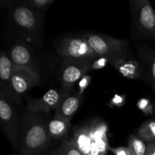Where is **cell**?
<instances>
[{
	"mask_svg": "<svg viewBox=\"0 0 155 155\" xmlns=\"http://www.w3.org/2000/svg\"><path fill=\"white\" fill-rule=\"evenodd\" d=\"M138 51L144 63L149 70L151 80L155 87V51L148 46L139 47Z\"/></svg>",
	"mask_w": 155,
	"mask_h": 155,
	"instance_id": "cell-16",
	"label": "cell"
},
{
	"mask_svg": "<svg viewBox=\"0 0 155 155\" xmlns=\"http://www.w3.org/2000/svg\"><path fill=\"white\" fill-rule=\"evenodd\" d=\"M109 150L114 155H132L128 147H119V148H111L109 147Z\"/></svg>",
	"mask_w": 155,
	"mask_h": 155,
	"instance_id": "cell-27",
	"label": "cell"
},
{
	"mask_svg": "<svg viewBox=\"0 0 155 155\" xmlns=\"http://www.w3.org/2000/svg\"><path fill=\"white\" fill-rule=\"evenodd\" d=\"M89 155H93V154H89Z\"/></svg>",
	"mask_w": 155,
	"mask_h": 155,
	"instance_id": "cell-30",
	"label": "cell"
},
{
	"mask_svg": "<svg viewBox=\"0 0 155 155\" xmlns=\"http://www.w3.org/2000/svg\"><path fill=\"white\" fill-rule=\"evenodd\" d=\"M58 51L61 56L72 61L92 60L98 57L83 37L65 39L61 42Z\"/></svg>",
	"mask_w": 155,
	"mask_h": 155,
	"instance_id": "cell-4",
	"label": "cell"
},
{
	"mask_svg": "<svg viewBox=\"0 0 155 155\" xmlns=\"http://www.w3.org/2000/svg\"><path fill=\"white\" fill-rule=\"evenodd\" d=\"M70 127L71 124L69 121L54 118L48 124V133L51 137L54 139H61L66 136L69 131Z\"/></svg>",
	"mask_w": 155,
	"mask_h": 155,
	"instance_id": "cell-15",
	"label": "cell"
},
{
	"mask_svg": "<svg viewBox=\"0 0 155 155\" xmlns=\"http://www.w3.org/2000/svg\"><path fill=\"white\" fill-rule=\"evenodd\" d=\"M27 108L33 113L42 112L48 113L51 110H56L61 101V97L55 89H50L39 98H31L27 97Z\"/></svg>",
	"mask_w": 155,
	"mask_h": 155,
	"instance_id": "cell-7",
	"label": "cell"
},
{
	"mask_svg": "<svg viewBox=\"0 0 155 155\" xmlns=\"http://www.w3.org/2000/svg\"><path fill=\"white\" fill-rule=\"evenodd\" d=\"M146 155H155V142L147 144Z\"/></svg>",
	"mask_w": 155,
	"mask_h": 155,
	"instance_id": "cell-28",
	"label": "cell"
},
{
	"mask_svg": "<svg viewBox=\"0 0 155 155\" xmlns=\"http://www.w3.org/2000/svg\"><path fill=\"white\" fill-rule=\"evenodd\" d=\"M90 154L93 155H99V151H98V147L96 142L95 140L92 141V145H91Z\"/></svg>",
	"mask_w": 155,
	"mask_h": 155,
	"instance_id": "cell-29",
	"label": "cell"
},
{
	"mask_svg": "<svg viewBox=\"0 0 155 155\" xmlns=\"http://www.w3.org/2000/svg\"><path fill=\"white\" fill-rule=\"evenodd\" d=\"M137 107L145 116H149L154 113V105L148 98H142L138 101Z\"/></svg>",
	"mask_w": 155,
	"mask_h": 155,
	"instance_id": "cell-21",
	"label": "cell"
},
{
	"mask_svg": "<svg viewBox=\"0 0 155 155\" xmlns=\"http://www.w3.org/2000/svg\"><path fill=\"white\" fill-rule=\"evenodd\" d=\"M109 63L108 58L105 57H100L94 61L91 66V70H100L105 68L107 64Z\"/></svg>",
	"mask_w": 155,
	"mask_h": 155,
	"instance_id": "cell-26",
	"label": "cell"
},
{
	"mask_svg": "<svg viewBox=\"0 0 155 155\" xmlns=\"http://www.w3.org/2000/svg\"><path fill=\"white\" fill-rule=\"evenodd\" d=\"M95 141L96 142L97 145H98L99 155H106L107 151L109 150V147H110L109 146L108 139H107V136L99 138V139Z\"/></svg>",
	"mask_w": 155,
	"mask_h": 155,
	"instance_id": "cell-22",
	"label": "cell"
},
{
	"mask_svg": "<svg viewBox=\"0 0 155 155\" xmlns=\"http://www.w3.org/2000/svg\"><path fill=\"white\" fill-rule=\"evenodd\" d=\"M92 60L73 61L71 64L68 65L62 73V83L66 88H71L76 82L81 79L86 73L91 69Z\"/></svg>",
	"mask_w": 155,
	"mask_h": 155,
	"instance_id": "cell-9",
	"label": "cell"
},
{
	"mask_svg": "<svg viewBox=\"0 0 155 155\" xmlns=\"http://www.w3.org/2000/svg\"><path fill=\"white\" fill-rule=\"evenodd\" d=\"M128 148L132 155H146L147 144L138 136L133 135L129 138Z\"/></svg>",
	"mask_w": 155,
	"mask_h": 155,
	"instance_id": "cell-18",
	"label": "cell"
},
{
	"mask_svg": "<svg viewBox=\"0 0 155 155\" xmlns=\"http://www.w3.org/2000/svg\"><path fill=\"white\" fill-rule=\"evenodd\" d=\"M127 101V96L124 95H119V94H115L112 99L109 102V105L113 106V107H120L125 104Z\"/></svg>",
	"mask_w": 155,
	"mask_h": 155,
	"instance_id": "cell-23",
	"label": "cell"
},
{
	"mask_svg": "<svg viewBox=\"0 0 155 155\" xmlns=\"http://www.w3.org/2000/svg\"><path fill=\"white\" fill-rule=\"evenodd\" d=\"M58 155H83L76 145L74 139H64L58 151Z\"/></svg>",
	"mask_w": 155,
	"mask_h": 155,
	"instance_id": "cell-20",
	"label": "cell"
},
{
	"mask_svg": "<svg viewBox=\"0 0 155 155\" xmlns=\"http://www.w3.org/2000/svg\"><path fill=\"white\" fill-rule=\"evenodd\" d=\"M13 18L21 28L28 32L36 30L38 25L36 13L27 6L17 7L13 12Z\"/></svg>",
	"mask_w": 155,
	"mask_h": 155,
	"instance_id": "cell-10",
	"label": "cell"
},
{
	"mask_svg": "<svg viewBox=\"0 0 155 155\" xmlns=\"http://www.w3.org/2000/svg\"><path fill=\"white\" fill-rule=\"evenodd\" d=\"M139 137L147 143L155 142V120H148L144 122L138 130Z\"/></svg>",
	"mask_w": 155,
	"mask_h": 155,
	"instance_id": "cell-17",
	"label": "cell"
},
{
	"mask_svg": "<svg viewBox=\"0 0 155 155\" xmlns=\"http://www.w3.org/2000/svg\"><path fill=\"white\" fill-rule=\"evenodd\" d=\"M91 80H92V77L91 76L86 75L83 76L81 79H80V82H79V95H81L84 92V91L86 90V88L88 87V86L89 85V83H91Z\"/></svg>",
	"mask_w": 155,
	"mask_h": 155,
	"instance_id": "cell-25",
	"label": "cell"
},
{
	"mask_svg": "<svg viewBox=\"0 0 155 155\" xmlns=\"http://www.w3.org/2000/svg\"><path fill=\"white\" fill-rule=\"evenodd\" d=\"M99 57L110 58L129 51L128 42L101 34H89L83 36Z\"/></svg>",
	"mask_w": 155,
	"mask_h": 155,
	"instance_id": "cell-2",
	"label": "cell"
},
{
	"mask_svg": "<svg viewBox=\"0 0 155 155\" xmlns=\"http://www.w3.org/2000/svg\"><path fill=\"white\" fill-rule=\"evenodd\" d=\"M40 77L38 73L28 71H17L11 78L10 83L12 90L16 95H20L30 90L35 84L39 82Z\"/></svg>",
	"mask_w": 155,
	"mask_h": 155,
	"instance_id": "cell-8",
	"label": "cell"
},
{
	"mask_svg": "<svg viewBox=\"0 0 155 155\" xmlns=\"http://www.w3.org/2000/svg\"><path fill=\"white\" fill-rule=\"evenodd\" d=\"M108 62L127 78L133 80L142 78L140 65L138 61L130 54V51L108 58Z\"/></svg>",
	"mask_w": 155,
	"mask_h": 155,
	"instance_id": "cell-5",
	"label": "cell"
},
{
	"mask_svg": "<svg viewBox=\"0 0 155 155\" xmlns=\"http://www.w3.org/2000/svg\"><path fill=\"white\" fill-rule=\"evenodd\" d=\"M108 127L103 121H93L90 126V134L92 140H97L99 138L107 136Z\"/></svg>",
	"mask_w": 155,
	"mask_h": 155,
	"instance_id": "cell-19",
	"label": "cell"
},
{
	"mask_svg": "<svg viewBox=\"0 0 155 155\" xmlns=\"http://www.w3.org/2000/svg\"><path fill=\"white\" fill-rule=\"evenodd\" d=\"M80 95H71L64 100L61 99L55 110V118L64 120L70 122L80 107Z\"/></svg>",
	"mask_w": 155,
	"mask_h": 155,
	"instance_id": "cell-11",
	"label": "cell"
},
{
	"mask_svg": "<svg viewBox=\"0 0 155 155\" xmlns=\"http://www.w3.org/2000/svg\"><path fill=\"white\" fill-rule=\"evenodd\" d=\"M11 60L15 64L25 67L33 71H36V67L33 64L30 51L23 45H17L12 48L10 53Z\"/></svg>",
	"mask_w": 155,
	"mask_h": 155,
	"instance_id": "cell-12",
	"label": "cell"
},
{
	"mask_svg": "<svg viewBox=\"0 0 155 155\" xmlns=\"http://www.w3.org/2000/svg\"><path fill=\"white\" fill-rule=\"evenodd\" d=\"M0 118L5 133L15 145L18 139V117L15 109L2 95L0 100Z\"/></svg>",
	"mask_w": 155,
	"mask_h": 155,
	"instance_id": "cell-6",
	"label": "cell"
},
{
	"mask_svg": "<svg viewBox=\"0 0 155 155\" xmlns=\"http://www.w3.org/2000/svg\"><path fill=\"white\" fill-rule=\"evenodd\" d=\"M48 127L41 121L32 122L23 137V155H35L43 151L49 144Z\"/></svg>",
	"mask_w": 155,
	"mask_h": 155,
	"instance_id": "cell-1",
	"label": "cell"
},
{
	"mask_svg": "<svg viewBox=\"0 0 155 155\" xmlns=\"http://www.w3.org/2000/svg\"><path fill=\"white\" fill-rule=\"evenodd\" d=\"M74 141L77 148L83 155L90 154L92 138L90 134V127H83L78 129L74 133Z\"/></svg>",
	"mask_w": 155,
	"mask_h": 155,
	"instance_id": "cell-14",
	"label": "cell"
},
{
	"mask_svg": "<svg viewBox=\"0 0 155 155\" xmlns=\"http://www.w3.org/2000/svg\"><path fill=\"white\" fill-rule=\"evenodd\" d=\"M54 1L55 0H33L29 2L28 4L30 5V6L36 8L44 9L54 3Z\"/></svg>",
	"mask_w": 155,
	"mask_h": 155,
	"instance_id": "cell-24",
	"label": "cell"
},
{
	"mask_svg": "<svg viewBox=\"0 0 155 155\" xmlns=\"http://www.w3.org/2000/svg\"><path fill=\"white\" fill-rule=\"evenodd\" d=\"M28 71L30 72L37 73L30 68L15 64L5 53H2L1 57H0V77L2 80L9 82L13 74L17 71Z\"/></svg>",
	"mask_w": 155,
	"mask_h": 155,
	"instance_id": "cell-13",
	"label": "cell"
},
{
	"mask_svg": "<svg viewBox=\"0 0 155 155\" xmlns=\"http://www.w3.org/2000/svg\"><path fill=\"white\" fill-rule=\"evenodd\" d=\"M135 24L144 36L155 38V12L148 0L130 1Z\"/></svg>",
	"mask_w": 155,
	"mask_h": 155,
	"instance_id": "cell-3",
	"label": "cell"
}]
</instances>
